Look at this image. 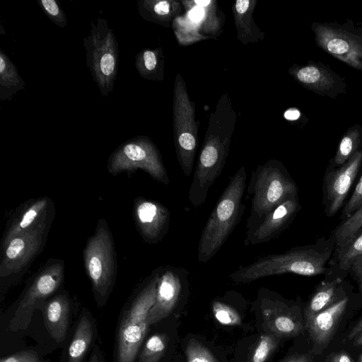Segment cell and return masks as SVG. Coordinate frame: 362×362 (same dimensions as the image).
I'll return each mask as SVG.
<instances>
[{"label":"cell","mask_w":362,"mask_h":362,"mask_svg":"<svg viewBox=\"0 0 362 362\" xmlns=\"http://www.w3.org/2000/svg\"><path fill=\"white\" fill-rule=\"evenodd\" d=\"M83 261L97 299L108 297L115 284L117 262L112 234L106 220L100 218L83 250Z\"/></svg>","instance_id":"8992f818"},{"label":"cell","mask_w":362,"mask_h":362,"mask_svg":"<svg viewBox=\"0 0 362 362\" xmlns=\"http://www.w3.org/2000/svg\"><path fill=\"white\" fill-rule=\"evenodd\" d=\"M359 362H362V354L361 355V356L359 358Z\"/></svg>","instance_id":"ee69618b"},{"label":"cell","mask_w":362,"mask_h":362,"mask_svg":"<svg viewBox=\"0 0 362 362\" xmlns=\"http://www.w3.org/2000/svg\"><path fill=\"white\" fill-rule=\"evenodd\" d=\"M260 307L265 327L271 334L279 338L296 337L305 328L297 306H291L279 298L262 295Z\"/></svg>","instance_id":"5bb4252c"},{"label":"cell","mask_w":362,"mask_h":362,"mask_svg":"<svg viewBox=\"0 0 362 362\" xmlns=\"http://www.w3.org/2000/svg\"><path fill=\"white\" fill-rule=\"evenodd\" d=\"M55 208L52 201L42 197L31 199L19 206L7 223L1 241V249L15 236L47 222H52Z\"/></svg>","instance_id":"9a60e30c"},{"label":"cell","mask_w":362,"mask_h":362,"mask_svg":"<svg viewBox=\"0 0 362 362\" xmlns=\"http://www.w3.org/2000/svg\"><path fill=\"white\" fill-rule=\"evenodd\" d=\"M362 255V228L344 245L334 250L325 276L344 279L354 262Z\"/></svg>","instance_id":"44dd1931"},{"label":"cell","mask_w":362,"mask_h":362,"mask_svg":"<svg viewBox=\"0 0 362 362\" xmlns=\"http://www.w3.org/2000/svg\"><path fill=\"white\" fill-rule=\"evenodd\" d=\"M345 281L339 277L325 276L317 287L304 310L305 325L317 314L346 296Z\"/></svg>","instance_id":"d6986e66"},{"label":"cell","mask_w":362,"mask_h":362,"mask_svg":"<svg viewBox=\"0 0 362 362\" xmlns=\"http://www.w3.org/2000/svg\"><path fill=\"white\" fill-rule=\"evenodd\" d=\"M362 228V204L348 218L341 221L332 234L335 243L334 250L344 245Z\"/></svg>","instance_id":"d4e9b609"},{"label":"cell","mask_w":362,"mask_h":362,"mask_svg":"<svg viewBox=\"0 0 362 362\" xmlns=\"http://www.w3.org/2000/svg\"><path fill=\"white\" fill-rule=\"evenodd\" d=\"M295 76L305 87L320 95L336 98L346 92L344 79L320 62L299 67Z\"/></svg>","instance_id":"e0dca14e"},{"label":"cell","mask_w":362,"mask_h":362,"mask_svg":"<svg viewBox=\"0 0 362 362\" xmlns=\"http://www.w3.org/2000/svg\"><path fill=\"white\" fill-rule=\"evenodd\" d=\"M188 274L183 267H160L156 300L148 315V325L158 323L173 311L187 288Z\"/></svg>","instance_id":"8fae6325"},{"label":"cell","mask_w":362,"mask_h":362,"mask_svg":"<svg viewBox=\"0 0 362 362\" xmlns=\"http://www.w3.org/2000/svg\"><path fill=\"white\" fill-rule=\"evenodd\" d=\"M312 29L317 45L333 57L362 71V28L351 22L314 23Z\"/></svg>","instance_id":"30bf717a"},{"label":"cell","mask_w":362,"mask_h":362,"mask_svg":"<svg viewBox=\"0 0 362 362\" xmlns=\"http://www.w3.org/2000/svg\"><path fill=\"white\" fill-rule=\"evenodd\" d=\"M93 326L86 316L78 322L69 349L68 362H81L93 339Z\"/></svg>","instance_id":"cb8c5ba5"},{"label":"cell","mask_w":362,"mask_h":362,"mask_svg":"<svg viewBox=\"0 0 362 362\" xmlns=\"http://www.w3.org/2000/svg\"><path fill=\"white\" fill-rule=\"evenodd\" d=\"M204 14L202 8H196L192 11L191 16L194 20H199Z\"/></svg>","instance_id":"ab89813d"},{"label":"cell","mask_w":362,"mask_h":362,"mask_svg":"<svg viewBox=\"0 0 362 362\" xmlns=\"http://www.w3.org/2000/svg\"><path fill=\"white\" fill-rule=\"evenodd\" d=\"M25 87V81L20 76L17 67L6 53L0 49V100H11Z\"/></svg>","instance_id":"7402d4cb"},{"label":"cell","mask_w":362,"mask_h":362,"mask_svg":"<svg viewBox=\"0 0 362 362\" xmlns=\"http://www.w3.org/2000/svg\"><path fill=\"white\" fill-rule=\"evenodd\" d=\"M362 128L356 124L349 128L341 139L337 152L331 160L330 168H338L347 162L360 148Z\"/></svg>","instance_id":"603a6c76"},{"label":"cell","mask_w":362,"mask_h":362,"mask_svg":"<svg viewBox=\"0 0 362 362\" xmlns=\"http://www.w3.org/2000/svg\"><path fill=\"white\" fill-rule=\"evenodd\" d=\"M90 34L83 37L87 67L103 97L113 90L119 64L117 39L107 21L98 17L90 22Z\"/></svg>","instance_id":"277c9868"},{"label":"cell","mask_w":362,"mask_h":362,"mask_svg":"<svg viewBox=\"0 0 362 362\" xmlns=\"http://www.w3.org/2000/svg\"><path fill=\"white\" fill-rule=\"evenodd\" d=\"M349 273L357 281L360 293L362 295V255L354 262Z\"/></svg>","instance_id":"836d02e7"},{"label":"cell","mask_w":362,"mask_h":362,"mask_svg":"<svg viewBox=\"0 0 362 362\" xmlns=\"http://www.w3.org/2000/svg\"><path fill=\"white\" fill-rule=\"evenodd\" d=\"M212 313L216 320L222 325L235 326L241 324V317L238 311L220 300L213 302Z\"/></svg>","instance_id":"f1b7e54d"},{"label":"cell","mask_w":362,"mask_h":362,"mask_svg":"<svg viewBox=\"0 0 362 362\" xmlns=\"http://www.w3.org/2000/svg\"><path fill=\"white\" fill-rule=\"evenodd\" d=\"M247 179L244 167L230 177L202 231L197 250L199 262L206 263L212 259L240 223L245 209L243 198Z\"/></svg>","instance_id":"7a4b0ae2"},{"label":"cell","mask_w":362,"mask_h":362,"mask_svg":"<svg viewBox=\"0 0 362 362\" xmlns=\"http://www.w3.org/2000/svg\"><path fill=\"white\" fill-rule=\"evenodd\" d=\"M353 344L357 346H362V332L354 339Z\"/></svg>","instance_id":"60d3db41"},{"label":"cell","mask_w":362,"mask_h":362,"mask_svg":"<svg viewBox=\"0 0 362 362\" xmlns=\"http://www.w3.org/2000/svg\"><path fill=\"white\" fill-rule=\"evenodd\" d=\"M88 362H100L96 354L93 355L92 358Z\"/></svg>","instance_id":"7bdbcfd3"},{"label":"cell","mask_w":362,"mask_h":362,"mask_svg":"<svg viewBox=\"0 0 362 362\" xmlns=\"http://www.w3.org/2000/svg\"><path fill=\"white\" fill-rule=\"evenodd\" d=\"M284 116L287 119L294 120L299 117L300 112L296 109H289L285 112Z\"/></svg>","instance_id":"f35d334b"},{"label":"cell","mask_w":362,"mask_h":362,"mask_svg":"<svg viewBox=\"0 0 362 362\" xmlns=\"http://www.w3.org/2000/svg\"><path fill=\"white\" fill-rule=\"evenodd\" d=\"M349 301L348 296L343 297L305 325L314 344L315 353L324 349L332 340Z\"/></svg>","instance_id":"ac0fdd59"},{"label":"cell","mask_w":362,"mask_h":362,"mask_svg":"<svg viewBox=\"0 0 362 362\" xmlns=\"http://www.w3.org/2000/svg\"><path fill=\"white\" fill-rule=\"evenodd\" d=\"M325 362H354V361L348 354L341 351L329 354Z\"/></svg>","instance_id":"e575fe53"},{"label":"cell","mask_w":362,"mask_h":362,"mask_svg":"<svg viewBox=\"0 0 362 362\" xmlns=\"http://www.w3.org/2000/svg\"><path fill=\"white\" fill-rule=\"evenodd\" d=\"M279 337L270 334L261 335L253 349L249 362H265L276 349Z\"/></svg>","instance_id":"83f0119b"},{"label":"cell","mask_w":362,"mask_h":362,"mask_svg":"<svg viewBox=\"0 0 362 362\" xmlns=\"http://www.w3.org/2000/svg\"><path fill=\"white\" fill-rule=\"evenodd\" d=\"M160 267L155 269L135 296L120 321L117 334V362H134L146 336L148 315L153 305Z\"/></svg>","instance_id":"5b68a950"},{"label":"cell","mask_w":362,"mask_h":362,"mask_svg":"<svg viewBox=\"0 0 362 362\" xmlns=\"http://www.w3.org/2000/svg\"><path fill=\"white\" fill-rule=\"evenodd\" d=\"M300 208L298 194L279 204L247 230L244 245H255L276 238L291 223Z\"/></svg>","instance_id":"4fadbf2b"},{"label":"cell","mask_w":362,"mask_h":362,"mask_svg":"<svg viewBox=\"0 0 362 362\" xmlns=\"http://www.w3.org/2000/svg\"><path fill=\"white\" fill-rule=\"evenodd\" d=\"M52 222L43 223L13 238L1 249V286L18 279L28 269L46 243Z\"/></svg>","instance_id":"9c48e42d"},{"label":"cell","mask_w":362,"mask_h":362,"mask_svg":"<svg viewBox=\"0 0 362 362\" xmlns=\"http://www.w3.org/2000/svg\"><path fill=\"white\" fill-rule=\"evenodd\" d=\"M133 215L141 236L148 243H158L168 231L170 211L158 202L141 197L136 198Z\"/></svg>","instance_id":"2e32d148"},{"label":"cell","mask_w":362,"mask_h":362,"mask_svg":"<svg viewBox=\"0 0 362 362\" xmlns=\"http://www.w3.org/2000/svg\"><path fill=\"white\" fill-rule=\"evenodd\" d=\"M107 169L112 175L132 173L141 169L160 183H170L156 146L146 136L134 137L119 145L110 154Z\"/></svg>","instance_id":"ba28073f"},{"label":"cell","mask_w":362,"mask_h":362,"mask_svg":"<svg viewBox=\"0 0 362 362\" xmlns=\"http://www.w3.org/2000/svg\"><path fill=\"white\" fill-rule=\"evenodd\" d=\"M0 362H47L42 360L39 355L33 350H26L16 352L10 356L4 357Z\"/></svg>","instance_id":"d6a6232c"},{"label":"cell","mask_w":362,"mask_h":362,"mask_svg":"<svg viewBox=\"0 0 362 362\" xmlns=\"http://www.w3.org/2000/svg\"><path fill=\"white\" fill-rule=\"evenodd\" d=\"M43 13L56 25L64 28L67 25V18L63 9L56 0H37Z\"/></svg>","instance_id":"4dcf8cb0"},{"label":"cell","mask_w":362,"mask_h":362,"mask_svg":"<svg viewBox=\"0 0 362 362\" xmlns=\"http://www.w3.org/2000/svg\"><path fill=\"white\" fill-rule=\"evenodd\" d=\"M247 191V195L251 196L247 230L256 226L274 207L298 194L295 181L278 160H269L257 166L252 173Z\"/></svg>","instance_id":"3957f363"},{"label":"cell","mask_w":362,"mask_h":362,"mask_svg":"<svg viewBox=\"0 0 362 362\" xmlns=\"http://www.w3.org/2000/svg\"><path fill=\"white\" fill-rule=\"evenodd\" d=\"M362 204V175L358 180L355 189L344 206L340 218L341 221L348 218Z\"/></svg>","instance_id":"1f68e13d"},{"label":"cell","mask_w":362,"mask_h":362,"mask_svg":"<svg viewBox=\"0 0 362 362\" xmlns=\"http://www.w3.org/2000/svg\"><path fill=\"white\" fill-rule=\"evenodd\" d=\"M158 52L144 49L135 56V66L139 75L147 79H153L158 71Z\"/></svg>","instance_id":"4316f807"},{"label":"cell","mask_w":362,"mask_h":362,"mask_svg":"<svg viewBox=\"0 0 362 362\" xmlns=\"http://www.w3.org/2000/svg\"><path fill=\"white\" fill-rule=\"evenodd\" d=\"M249 5L248 0H238L235 3V8L239 13H243L247 10Z\"/></svg>","instance_id":"74e56055"},{"label":"cell","mask_w":362,"mask_h":362,"mask_svg":"<svg viewBox=\"0 0 362 362\" xmlns=\"http://www.w3.org/2000/svg\"><path fill=\"white\" fill-rule=\"evenodd\" d=\"M168 337L165 334L156 333L150 337L141 353L139 362H158L168 346Z\"/></svg>","instance_id":"484cf974"},{"label":"cell","mask_w":362,"mask_h":362,"mask_svg":"<svg viewBox=\"0 0 362 362\" xmlns=\"http://www.w3.org/2000/svg\"><path fill=\"white\" fill-rule=\"evenodd\" d=\"M185 354L187 362H218L208 348L194 339L188 341Z\"/></svg>","instance_id":"f546056e"},{"label":"cell","mask_w":362,"mask_h":362,"mask_svg":"<svg viewBox=\"0 0 362 362\" xmlns=\"http://www.w3.org/2000/svg\"><path fill=\"white\" fill-rule=\"evenodd\" d=\"M335 248L332 235L322 238L313 245L297 246L279 254L259 257L247 265H240L229 278L247 284L267 276L291 273L313 276L326 274Z\"/></svg>","instance_id":"6da1fadb"},{"label":"cell","mask_w":362,"mask_h":362,"mask_svg":"<svg viewBox=\"0 0 362 362\" xmlns=\"http://www.w3.org/2000/svg\"><path fill=\"white\" fill-rule=\"evenodd\" d=\"M361 332H362V318L351 330V332L348 334L347 339L349 340L354 339Z\"/></svg>","instance_id":"8d00e7d4"},{"label":"cell","mask_w":362,"mask_h":362,"mask_svg":"<svg viewBox=\"0 0 362 362\" xmlns=\"http://www.w3.org/2000/svg\"><path fill=\"white\" fill-rule=\"evenodd\" d=\"M311 361L312 356L308 354H305L293 355L281 362H310Z\"/></svg>","instance_id":"d590c367"},{"label":"cell","mask_w":362,"mask_h":362,"mask_svg":"<svg viewBox=\"0 0 362 362\" xmlns=\"http://www.w3.org/2000/svg\"><path fill=\"white\" fill-rule=\"evenodd\" d=\"M69 314L70 300L65 291L54 295L45 304V324L49 335L57 342L63 341L66 335Z\"/></svg>","instance_id":"ffe728a7"},{"label":"cell","mask_w":362,"mask_h":362,"mask_svg":"<svg viewBox=\"0 0 362 362\" xmlns=\"http://www.w3.org/2000/svg\"><path fill=\"white\" fill-rule=\"evenodd\" d=\"M65 265L63 260L49 259L39 268L23 291L8 328L18 331L28 328L35 309L45 304L61 287L64 279Z\"/></svg>","instance_id":"52a82bcc"},{"label":"cell","mask_w":362,"mask_h":362,"mask_svg":"<svg viewBox=\"0 0 362 362\" xmlns=\"http://www.w3.org/2000/svg\"><path fill=\"white\" fill-rule=\"evenodd\" d=\"M361 166L362 148L342 165L327 168L323 187V204L327 216L335 215L342 207Z\"/></svg>","instance_id":"7c38bea8"},{"label":"cell","mask_w":362,"mask_h":362,"mask_svg":"<svg viewBox=\"0 0 362 362\" xmlns=\"http://www.w3.org/2000/svg\"><path fill=\"white\" fill-rule=\"evenodd\" d=\"M194 2L196 4H197V6H208L211 3V1H209V0H196V1H194Z\"/></svg>","instance_id":"b9f144b4"}]
</instances>
